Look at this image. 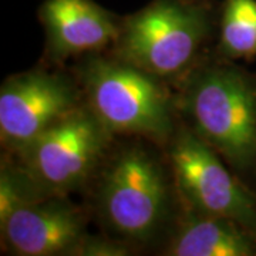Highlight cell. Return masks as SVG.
Here are the masks:
<instances>
[{"label":"cell","mask_w":256,"mask_h":256,"mask_svg":"<svg viewBox=\"0 0 256 256\" xmlns=\"http://www.w3.org/2000/svg\"><path fill=\"white\" fill-rule=\"evenodd\" d=\"M118 137L86 191L104 234L137 250L161 249L181 210L165 150L138 137Z\"/></svg>","instance_id":"1"},{"label":"cell","mask_w":256,"mask_h":256,"mask_svg":"<svg viewBox=\"0 0 256 256\" xmlns=\"http://www.w3.org/2000/svg\"><path fill=\"white\" fill-rule=\"evenodd\" d=\"M175 100L184 126L252 186L256 181V73L220 56L202 57L175 82Z\"/></svg>","instance_id":"2"},{"label":"cell","mask_w":256,"mask_h":256,"mask_svg":"<svg viewBox=\"0 0 256 256\" xmlns=\"http://www.w3.org/2000/svg\"><path fill=\"white\" fill-rule=\"evenodd\" d=\"M74 76L84 102L116 137H138L165 148L180 124L175 92L108 53L84 56Z\"/></svg>","instance_id":"3"},{"label":"cell","mask_w":256,"mask_h":256,"mask_svg":"<svg viewBox=\"0 0 256 256\" xmlns=\"http://www.w3.org/2000/svg\"><path fill=\"white\" fill-rule=\"evenodd\" d=\"M215 28L210 2L151 0L120 20L110 53L166 82H176L202 58Z\"/></svg>","instance_id":"4"},{"label":"cell","mask_w":256,"mask_h":256,"mask_svg":"<svg viewBox=\"0 0 256 256\" xmlns=\"http://www.w3.org/2000/svg\"><path fill=\"white\" fill-rule=\"evenodd\" d=\"M116 140L82 102L18 154L9 156L47 195H70L87 190Z\"/></svg>","instance_id":"5"},{"label":"cell","mask_w":256,"mask_h":256,"mask_svg":"<svg viewBox=\"0 0 256 256\" xmlns=\"http://www.w3.org/2000/svg\"><path fill=\"white\" fill-rule=\"evenodd\" d=\"M184 205L232 220L256 236V191L180 121L164 148Z\"/></svg>","instance_id":"6"},{"label":"cell","mask_w":256,"mask_h":256,"mask_svg":"<svg viewBox=\"0 0 256 256\" xmlns=\"http://www.w3.org/2000/svg\"><path fill=\"white\" fill-rule=\"evenodd\" d=\"M82 102L76 76L47 67L9 76L0 87L3 152L18 154Z\"/></svg>","instance_id":"7"},{"label":"cell","mask_w":256,"mask_h":256,"mask_svg":"<svg viewBox=\"0 0 256 256\" xmlns=\"http://www.w3.org/2000/svg\"><path fill=\"white\" fill-rule=\"evenodd\" d=\"M90 212L70 195H48L12 210L0 220L3 254L13 256H76L88 234Z\"/></svg>","instance_id":"8"},{"label":"cell","mask_w":256,"mask_h":256,"mask_svg":"<svg viewBox=\"0 0 256 256\" xmlns=\"http://www.w3.org/2000/svg\"><path fill=\"white\" fill-rule=\"evenodd\" d=\"M37 16L46 37L44 58L54 66L112 46L121 20L94 0H43Z\"/></svg>","instance_id":"9"},{"label":"cell","mask_w":256,"mask_h":256,"mask_svg":"<svg viewBox=\"0 0 256 256\" xmlns=\"http://www.w3.org/2000/svg\"><path fill=\"white\" fill-rule=\"evenodd\" d=\"M165 256H256V236L232 220L184 205L160 249Z\"/></svg>","instance_id":"10"},{"label":"cell","mask_w":256,"mask_h":256,"mask_svg":"<svg viewBox=\"0 0 256 256\" xmlns=\"http://www.w3.org/2000/svg\"><path fill=\"white\" fill-rule=\"evenodd\" d=\"M216 53L239 62L256 58V0H222Z\"/></svg>","instance_id":"11"},{"label":"cell","mask_w":256,"mask_h":256,"mask_svg":"<svg viewBox=\"0 0 256 256\" xmlns=\"http://www.w3.org/2000/svg\"><path fill=\"white\" fill-rule=\"evenodd\" d=\"M43 196L48 195L13 156L3 152L0 164V220L18 206Z\"/></svg>","instance_id":"12"},{"label":"cell","mask_w":256,"mask_h":256,"mask_svg":"<svg viewBox=\"0 0 256 256\" xmlns=\"http://www.w3.org/2000/svg\"><path fill=\"white\" fill-rule=\"evenodd\" d=\"M137 252L130 244L107 234H87L77 248L76 256H130Z\"/></svg>","instance_id":"13"},{"label":"cell","mask_w":256,"mask_h":256,"mask_svg":"<svg viewBox=\"0 0 256 256\" xmlns=\"http://www.w3.org/2000/svg\"><path fill=\"white\" fill-rule=\"evenodd\" d=\"M200 2H210V0H200Z\"/></svg>","instance_id":"14"}]
</instances>
